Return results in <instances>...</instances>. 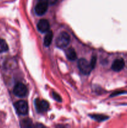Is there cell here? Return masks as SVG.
Masks as SVG:
<instances>
[{
    "label": "cell",
    "instance_id": "cell-1",
    "mask_svg": "<svg viewBox=\"0 0 127 128\" xmlns=\"http://www.w3.org/2000/svg\"><path fill=\"white\" fill-rule=\"evenodd\" d=\"M70 41V36L66 32H62L57 36L56 40V44L59 48L67 47Z\"/></svg>",
    "mask_w": 127,
    "mask_h": 128
},
{
    "label": "cell",
    "instance_id": "cell-2",
    "mask_svg": "<svg viewBox=\"0 0 127 128\" xmlns=\"http://www.w3.org/2000/svg\"><path fill=\"white\" fill-rule=\"evenodd\" d=\"M78 67L80 71L83 74H88L91 72L93 68L90 64V62H88L85 59H80L78 61Z\"/></svg>",
    "mask_w": 127,
    "mask_h": 128
},
{
    "label": "cell",
    "instance_id": "cell-3",
    "mask_svg": "<svg viewBox=\"0 0 127 128\" xmlns=\"http://www.w3.org/2000/svg\"><path fill=\"white\" fill-rule=\"evenodd\" d=\"M49 0H39L38 3L35 8V12L39 16H42L47 11Z\"/></svg>",
    "mask_w": 127,
    "mask_h": 128
},
{
    "label": "cell",
    "instance_id": "cell-4",
    "mask_svg": "<svg viewBox=\"0 0 127 128\" xmlns=\"http://www.w3.org/2000/svg\"><path fill=\"white\" fill-rule=\"evenodd\" d=\"M14 107L18 114L21 115H26L28 112V105L26 101L21 100L17 101L14 104Z\"/></svg>",
    "mask_w": 127,
    "mask_h": 128
},
{
    "label": "cell",
    "instance_id": "cell-5",
    "mask_svg": "<svg viewBox=\"0 0 127 128\" xmlns=\"http://www.w3.org/2000/svg\"><path fill=\"white\" fill-rule=\"evenodd\" d=\"M13 92L17 97L24 98L27 94V87L22 83H17L14 88Z\"/></svg>",
    "mask_w": 127,
    "mask_h": 128
},
{
    "label": "cell",
    "instance_id": "cell-6",
    "mask_svg": "<svg viewBox=\"0 0 127 128\" xmlns=\"http://www.w3.org/2000/svg\"><path fill=\"white\" fill-rule=\"evenodd\" d=\"M35 105L37 111L39 112H46L49 109V103L47 101L45 100H41L39 99H37L35 100Z\"/></svg>",
    "mask_w": 127,
    "mask_h": 128
},
{
    "label": "cell",
    "instance_id": "cell-7",
    "mask_svg": "<svg viewBox=\"0 0 127 128\" xmlns=\"http://www.w3.org/2000/svg\"><path fill=\"white\" fill-rule=\"evenodd\" d=\"M49 22L46 20H41L37 23V29L41 32H47L49 31Z\"/></svg>",
    "mask_w": 127,
    "mask_h": 128
},
{
    "label": "cell",
    "instance_id": "cell-8",
    "mask_svg": "<svg viewBox=\"0 0 127 128\" xmlns=\"http://www.w3.org/2000/svg\"><path fill=\"white\" fill-rule=\"evenodd\" d=\"M125 66V62L122 59H117L112 65V69L115 71H121Z\"/></svg>",
    "mask_w": 127,
    "mask_h": 128
},
{
    "label": "cell",
    "instance_id": "cell-9",
    "mask_svg": "<svg viewBox=\"0 0 127 128\" xmlns=\"http://www.w3.org/2000/svg\"><path fill=\"white\" fill-rule=\"evenodd\" d=\"M65 54L68 60H70V61H73L77 58V54H76L75 50L72 48L66 50Z\"/></svg>",
    "mask_w": 127,
    "mask_h": 128
},
{
    "label": "cell",
    "instance_id": "cell-10",
    "mask_svg": "<svg viewBox=\"0 0 127 128\" xmlns=\"http://www.w3.org/2000/svg\"><path fill=\"white\" fill-rule=\"evenodd\" d=\"M53 38V33L51 31H48L47 32V34H46L44 37V44L46 46H50L52 41Z\"/></svg>",
    "mask_w": 127,
    "mask_h": 128
},
{
    "label": "cell",
    "instance_id": "cell-11",
    "mask_svg": "<svg viewBox=\"0 0 127 128\" xmlns=\"http://www.w3.org/2000/svg\"><path fill=\"white\" fill-rule=\"evenodd\" d=\"M8 50V46L4 40L0 39V53L6 52Z\"/></svg>",
    "mask_w": 127,
    "mask_h": 128
},
{
    "label": "cell",
    "instance_id": "cell-12",
    "mask_svg": "<svg viewBox=\"0 0 127 128\" xmlns=\"http://www.w3.org/2000/svg\"><path fill=\"white\" fill-rule=\"evenodd\" d=\"M93 118H94L95 120H97V121H103V120H106L107 119V118L106 116H102V115H93Z\"/></svg>",
    "mask_w": 127,
    "mask_h": 128
},
{
    "label": "cell",
    "instance_id": "cell-13",
    "mask_svg": "<svg viewBox=\"0 0 127 128\" xmlns=\"http://www.w3.org/2000/svg\"><path fill=\"white\" fill-rule=\"evenodd\" d=\"M52 94H53L54 98L55 100H56V101H62V100H61V98L60 97L59 95L57 94L56 92H52Z\"/></svg>",
    "mask_w": 127,
    "mask_h": 128
},
{
    "label": "cell",
    "instance_id": "cell-14",
    "mask_svg": "<svg viewBox=\"0 0 127 128\" xmlns=\"http://www.w3.org/2000/svg\"><path fill=\"white\" fill-rule=\"evenodd\" d=\"M95 64H96V58L95 57H93L92 58V60H91V62H90V64L92 66V68H94L95 66Z\"/></svg>",
    "mask_w": 127,
    "mask_h": 128
},
{
    "label": "cell",
    "instance_id": "cell-15",
    "mask_svg": "<svg viewBox=\"0 0 127 128\" xmlns=\"http://www.w3.org/2000/svg\"><path fill=\"white\" fill-rule=\"evenodd\" d=\"M56 1L57 0H49V3L51 4H55Z\"/></svg>",
    "mask_w": 127,
    "mask_h": 128
}]
</instances>
